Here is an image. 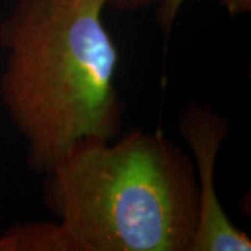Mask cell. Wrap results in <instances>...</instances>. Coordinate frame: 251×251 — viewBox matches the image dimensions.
<instances>
[{
  "mask_svg": "<svg viewBox=\"0 0 251 251\" xmlns=\"http://www.w3.org/2000/svg\"><path fill=\"white\" fill-rule=\"evenodd\" d=\"M42 200L82 251H188L197 226L194 162L161 131L74 144Z\"/></svg>",
  "mask_w": 251,
  "mask_h": 251,
  "instance_id": "cell-2",
  "label": "cell"
},
{
  "mask_svg": "<svg viewBox=\"0 0 251 251\" xmlns=\"http://www.w3.org/2000/svg\"><path fill=\"white\" fill-rule=\"evenodd\" d=\"M105 7V0H16L0 21V99L36 173L81 140L122 134L119 52Z\"/></svg>",
  "mask_w": 251,
  "mask_h": 251,
  "instance_id": "cell-1",
  "label": "cell"
},
{
  "mask_svg": "<svg viewBox=\"0 0 251 251\" xmlns=\"http://www.w3.org/2000/svg\"><path fill=\"white\" fill-rule=\"evenodd\" d=\"M0 251H10V244L4 234L0 236Z\"/></svg>",
  "mask_w": 251,
  "mask_h": 251,
  "instance_id": "cell-8",
  "label": "cell"
},
{
  "mask_svg": "<svg viewBox=\"0 0 251 251\" xmlns=\"http://www.w3.org/2000/svg\"><path fill=\"white\" fill-rule=\"evenodd\" d=\"M159 0H105L106 7L117 10V11H137V10L151 7Z\"/></svg>",
  "mask_w": 251,
  "mask_h": 251,
  "instance_id": "cell-6",
  "label": "cell"
},
{
  "mask_svg": "<svg viewBox=\"0 0 251 251\" xmlns=\"http://www.w3.org/2000/svg\"><path fill=\"white\" fill-rule=\"evenodd\" d=\"M186 0H159L156 9V23L165 35H169L181 6Z\"/></svg>",
  "mask_w": 251,
  "mask_h": 251,
  "instance_id": "cell-5",
  "label": "cell"
},
{
  "mask_svg": "<svg viewBox=\"0 0 251 251\" xmlns=\"http://www.w3.org/2000/svg\"><path fill=\"white\" fill-rule=\"evenodd\" d=\"M177 127L193 153L198 184L197 226L188 251H250V237L229 219L215 191V162L230 122L205 103L191 102L180 112Z\"/></svg>",
  "mask_w": 251,
  "mask_h": 251,
  "instance_id": "cell-3",
  "label": "cell"
},
{
  "mask_svg": "<svg viewBox=\"0 0 251 251\" xmlns=\"http://www.w3.org/2000/svg\"><path fill=\"white\" fill-rule=\"evenodd\" d=\"M3 234L9 240L10 251H82L60 222L14 225Z\"/></svg>",
  "mask_w": 251,
  "mask_h": 251,
  "instance_id": "cell-4",
  "label": "cell"
},
{
  "mask_svg": "<svg viewBox=\"0 0 251 251\" xmlns=\"http://www.w3.org/2000/svg\"><path fill=\"white\" fill-rule=\"evenodd\" d=\"M222 1H224V4L230 14L246 13L250 10V0H222Z\"/></svg>",
  "mask_w": 251,
  "mask_h": 251,
  "instance_id": "cell-7",
  "label": "cell"
}]
</instances>
